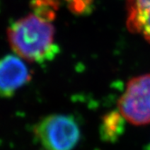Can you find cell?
Segmentation results:
<instances>
[{
  "instance_id": "cell-1",
  "label": "cell",
  "mask_w": 150,
  "mask_h": 150,
  "mask_svg": "<svg viewBox=\"0 0 150 150\" xmlns=\"http://www.w3.org/2000/svg\"><path fill=\"white\" fill-rule=\"evenodd\" d=\"M52 4L51 0H38L34 13L15 21L8 27L9 45L23 60L44 64L54 60L60 53L52 23Z\"/></svg>"
},
{
  "instance_id": "cell-2",
  "label": "cell",
  "mask_w": 150,
  "mask_h": 150,
  "mask_svg": "<svg viewBox=\"0 0 150 150\" xmlns=\"http://www.w3.org/2000/svg\"><path fill=\"white\" fill-rule=\"evenodd\" d=\"M33 132L46 150H72L81 138L77 120L66 114H52L42 117L34 126Z\"/></svg>"
},
{
  "instance_id": "cell-3",
  "label": "cell",
  "mask_w": 150,
  "mask_h": 150,
  "mask_svg": "<svg viewBox=\"0 0 150 150\" xmlns=\"http://www.w3.org/2000/svg\"><path fill=\"white\" fill-rule=\"evenodd\" d=\"M117 105L126 121L137 126L149 124L150 73L129 80Z\"/></svg>"
},
{
  "instance_id": "cell-4",
  "label": "cell",
  "mask_w": 150,
  "mask_h": 150,
  "mask_svg": "<svg viewBox=\"0 0 150 150\" xmlns=\"http://www.w3.org/2000/svg\"><path fill=\"white\" fill-rule=\"evenodd\" d=\"M32 79V72L18 55L0 57V97L11 98Z\"/></svg>"
},
{
  "instance_id": "cell-5",
  "label": "cell",
  "mask_w": 150,
  "mask_h": 150,
  "mask_svg": "<svg viewBox=\"0 0 150 150\" xmlns=\"http://www.w3.org/2000/svg\"><path fill=\"white\" fill-rule=\"evenodd\" d=\"M126 120L119 110L107 113L100 125V136L106 142H116L125 131Z\"/></svg>"
},
{
  "instance_id": "cell-6",
  "label": "cell",
  "mask_w": 150,
  "mask_h": 150,
  "mask_svg": "<svg viewBox=\"0 0 150 150\" xmlns=\"http://www.w3.org/2000/svg\"><path fill=\"white\" fill-rule=\"evenodd\" d=\"M127 26L132 33L141 35L150 42V10L127 12Z\"/></svg>"
},
{
  "instance_id": "cell-7",
  "label": "cell",
  "mask_w": 150,
  "mask_h": 150,
  "mask_svg": "<svg viewBox=\"0 0 150 150\" xmlns=\"http://www.w3.org/2000/svg\"><path fill=\"white\" fill-rule=\"evenodd\" d=\"M127 12L150 10V0H127Z\"/></svg>"
},
{
  "instance_id": "cell-8",
  "label": "cell",
  "mask_w": 150,
  "mask_h": 150,
  "mask_svg": "<svg viewBox=\"0 0 150 150\" xmlns=\"http://www.w3.org/2000/svg\"><path fill=\"white\" fill-rule=\"evenodd\" d=\"M147 150H150V142H149V144L147 145V148H146Z\"/></svg>"
}]
</instances>
